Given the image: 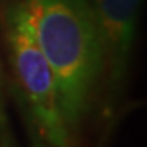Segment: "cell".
<instances>
[{"instance_id":"6da1fadb","label":"cell","mask_w":147,"mask_h":147,"mask_svg":"<svg viewBox=\"0 0 147 147\" xmlns=\"http://www.w3.org/2000/svg\"><path fill=\"white\" fill-rule=\"evenodd\" d=\"M20 5L54 74L62 116L72 136L105 72L93 3L92 0H23Z\"/></svg>"},{"instance_id":"7a4b0ae2","label":"cell","mask_w":147,"mask_h":147,"mask_svg":"<svg viewBox=\"0 0 147 147\" xmlns=\"http://www.w3.org/2000/svg\"><path fill=\"white\" fill-rule=\"evenodd\" d=\"M7 41L13 74L34 124V132L49 147H72L54 74L33 38L20 3L8 13Z\"/></svg>"},{"instance_id":"3957f363","label":"cell","mask_w":147,"mask_h":147,"mask_svg":"<svg viewBox=\"0 0 147 147\" xmlns=\"http://www.w3.org/2000/svg\"><path fill=\"white\" fill-rule=\"evenodd\" d=\"M100 33L105 70L119 80L129 64L136 38L141 0H92Z\"/></svg>"},{"instance_id":"277c9868","label":"cell","mask_w":147,"mask_h":147,"mask_svg":"<svg viewBox=\"0 0 147 147\" xmlns=\"http://www.w3.org/2000/svg\"><path fill=\"white\" fill-rule=\"evenodd\" d=\"M0 147H15L8 116H7V110H5L3 93H2V77H0Z\"/></svg>"},{"instance_id":"5b68a950","label":"cell","mask_w":147,"mask_h":147,"mask_svg":"<svg viewBox=\"0 0 147 147\" xmlns=\"http://www.w3.org/2000/svg\"><path fill=\"white\" fill-rule=\"evenodd\" d=\"M31 147H49L46 142L34 132V129H33V132H31Z\"/></svg>"}]
</instances>
